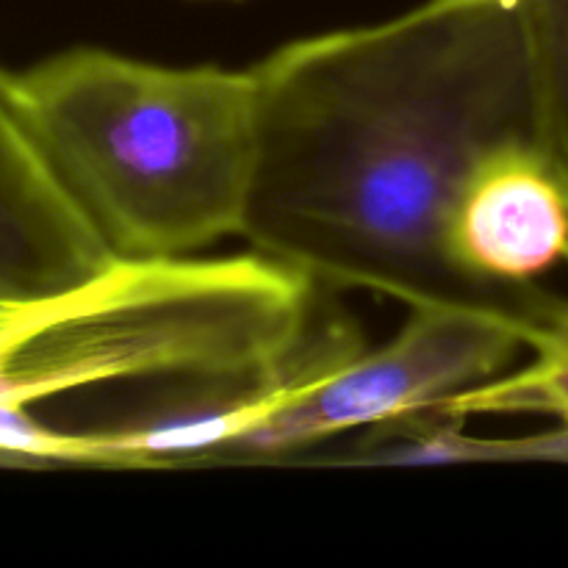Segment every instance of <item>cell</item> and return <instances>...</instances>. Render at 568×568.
I'll use <instances>...</instances> for the list:
<instances>
[{
	"instance_id": "cell-1",
	"label": "cell",
	"mask_w": 568,
	"mask_h": 568,
	"mask_svg": "<svg viewBox=\"0 0 568 568\" xmlns=\"http://www.w3.org/2000/svg\"><path fill=\"white\" fill-rule=\"evenodd\" d=\"M250 70V250L316 288L541 320L549 297L471 281L449 253L471 172L536 142L525 0H427L294 39Z\"/></svg>"
},
{
	"instance_id": "cell-2",
	"label": "cell",
	"mask_w": 568,
	"mask_h": 568,
	"mask_svg": "<svg viewBox=\"0 0 568 568\" xmlns=\"http://www.w3.org/2000/svg\"><path fill=\"white\" fill-rule=\"evenodd\" d=\"M314 292L250 250L114 258L75 286L0 303V466H72L64 414L87 394L272 369L314 325Z\"/></svg>"
},
{
	"instance_id": "cell-3",
	"label": "cell",
	"mask_w": 568,
	"mask_h": 568,
	"mask_svg": "<svg viewBox=\"0 0 568 568\" xmlns=\"http://www.w3.org/2000/svg\"><path fill=\"white\" fill-rule=\"evenodd\" d=\"M44 159L114 258H189L242 236L253 70L70 48L14 75Z\"/></svg>"
},
{
	"instance_id": "cell-4",
	"label": "cell",
	"mask_w": 568,
	"mask_h": 568,
	"mask_svg": "<svg viewBox=\"0 0 568 568\" xmlns=\"http://www.w3.org/2000/svg\"><path fill=\"white\" fill-rule=\"evenodd\" d=\"M538 320L475 305H419L386 344L338 361L266 416L225 458L275 460L361 427L436 414L447 399L510 369Z\"/></svg>"
},
{
	"instance_id": "cell-5",
	"label": "cell",
	"mask_w": 568,
	"mask_h": 568,
	"mask_svg": "<svg viewBox=\"0 0 568 568\" xmlns=\"http://www.w3.org/2000/svg\"><path fill=\"white\" fill-rule=\"evenodd\" d=\"M111 261L33 139L14 75L0 67V303L61 292Z\"/></svg>"
},
{
	"instance_id": "cell-6",
	"label": "cell",
	"mask_w": 568,
	"mask_h": 568,
	"mask_svg": "<svg viewBox=\"0 0 568 568\" xmlns=\"http://www.w3.org/2000/svg\"><path fill=\"white\" fill-rule=\"evenodd\" d=\"M449 253L471 281L503 288L532 286L568 261V194L536 142L497 150L471 172Z\"/></svg>"
},
{
	"instance_id": "cell-7",
	"label": "cell",
	"mask_w": 568,
	"mask_h": 568,
	"mask_svg": "<svg viewBox=\"0 0 568 568\" xmlns=\"http://www.w3.org/2000/svg\"><path fill=\"white\" fill-rule=\"evenodd\" d=\"M527 349L532 358L491 381L455 394L442 414L460 416H549L568 425V303L544 308Z\"/></svg>"
},
{
	"instance_id": "cell-8",
	"label": "cell",
	"mask_w": 568,
	"mask_h": 568,
	"mask_svg": "<svg viewBox=\"0 0 568 568\" xmlns=\"http://www.w3.org/2000/svg\"><path fill=\"white\" fill-rule=\"evenodd\" d=\"M497 464V460H568V425L536 436L483 438L466 430V419L436 410V419H410L399 438H386L342 464L438 466Z\"/></svg>"
},
{
	"instance_id": "cell-9",
	"label": "cell",
	"mask_w": 568,
	"mask_h": 568,
	"mask_svg": "<svg viewBox=\"0 0 568 568\" xmlns=\"http://www.w3.org/2000/svg\"><path fill=\"white\" fill-rule=\"evenodd\" d=\"M536 148L568 194V0H525Z\"/></svg>"
},
{
	"instance_id": "cell-10",
	"label": "cell",
	"mask_w": 568,
	"mask_h": 568,
	"mask_svg": "<svg viewBox=\"0 0 568 568\" xmlns=\"http://www.w3.org/2000/svg\"><path fill=\"white\" fill-rule=\"evenodd\" d=\"M227 3H239V0H227Z\"/></svg>"
}]
</instances>
